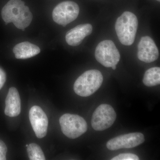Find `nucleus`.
<instances>
[{
    "label": "nucleus",
    "instance_id": "nucleus-1",
    "mask_svg": "<svg viewBox=\"0 0 160 160\" xmlns=\"http://www.w3.org/2000/svg\"><path fill=\"white\" fill-rule=\"evenodd\" d=\"M2 17L6 25L12 22L21 29L28 27L32 19L29 7L22 0H10L2 9Z\"/></svg>",
    "mask_w": 160,
    "mask_h": 160
},
{
    "label": "nucleus",
    "instance_id": "nucleus-2",
    "mask_svg": "<svg viewBox=\"0 0 160 160\" xmlns=\"http://www.w3.org/2000/svg\"><path fill=\"white\" fill-rule=\"evenodd\" d=\"M138 27V20L135 15L126 11L115 23L116 32L120 42L125 46H131L134 42Z\"/></svg>",
    "mask_w": 160,
    "mask_h": 160
},
{
    "label": "nucleus",
    "instance_id": "nucleus-3",
    "mask_svg": "<svg viewBox=\"0 0 160 160\" xmlns=\"http://www.w3.org/2000/svg\"><path fill=\"white\" fill-rule=\"evenodd\" d=\"M103 81L101 72L91 69L84 72L76 80L73 86L75 92L78 95L87 97L97 91Z\"/></svg>",
    "mask_w": 160,
    "mask_h": 160
},
{
    "label": "nucleus",
    "instance_id": "nucleus-4",
    "mask_svg": "<svg viewBox=\"0 0 160 160\" xmlns=\"http://www.w3.org/2000/svg\"><path fill=\"white\" fill-rule=\"evenodd\" d=\"M59 123L64 134L70 139L79 137L87 130L86 120L78 115L66 113L60 117Z\"/></svg>",
    "mask_w": 160,
    "mask_h": 160
},
{
    "label": "nucleus",
    "instance_id": "nucleus-5",
    "mask_svg": "<svg viewBox=\"0 0 160 160\" xmlns=\"http://www.w3.org/2000/svg\"><path fill=\"white\" fill-rule=\"evenodd\" d=\"M95 57L100 64L108 68L116 66L120 59L119 52L111 40H104L98 45Z\"/></svg>",
    "mask_w": 160,
    "mask_h": 160
},
{
    "label": "nucleus",
    "instance_id": "nucleus-6",
    "mask_svg": "<svg viewBox=\"0 0 160 160\" xmlns=\"http://www.w3.org/2000/svg\"><path fill=\"white\" fill-rule=\"evenodd\" d=\"M116 117V113L111 106L102 104L93 112L91 119L92 126L96 131L106 130L113 125Z\"/></svg>",
    "mask_w": 160,
    "mask_h": 160
},
{
    "label": "nucleus",
    "instance_id": "nucleus-7",
    "mask_svg": "<svg viewBox=\"0 0 160 160\" xmlns=\"http://www.w3.org/2000/svg\"><path fill=\"white\" fill-rule=\"evenodd\" d=\"M79 11V7L77 3L66 1L60 3L55 7L52 11V18L56 23L65 27L76 19Z\"/></svg>",
    "mask_w": 160,
    "mask_h": 160
},
{
    "label": "nucleus",
    "instance_id": "nucleus-8",
    "mask_svg": "<svg viewBox=\"0 0 160 160\" xmlns=\"http://www.w3.org/2000/svg\"><path fill=\"white\" fill-rule=\"evenodd\" d=\"M144 135L140 132H132L119 136L109 140L106 147L110 150L134 148L144 142Z\"/></svg>",
    "mask_w": 160,
    "mask_h": 160
},
{
    "label": "nucleus",
    "instance_id": "nucleus-9",
    "mask_svg": "<svg viewBox=\"0 0 160 160\" xmlns=\"http://www.w3.org/2000/svg\"><path fill=\"white\" fill-rule=\"evenodd\" d=\"M29 121L37 137L42 138L47 134L48 119L46 113L38 106H32L29 110Z\"/></svg>",
    "mask_w": 160,
    "mask_h": 160
},
{
    "label": "nucleus",
    "instance_id": "nucleus-10",
    "mask_svg": "<svg viewBox=\"0 0 160 160\" xmlns=\"http://www.w3.org/2000/svg\"><path fill=\"white\" fill-rule=\"evenodd\" d=\"M138 58L146 63H151L158 59L159 51L153 40L149 36L141 38L138 46Z\"/></svg>",
    "mask_w": 160,
    "mask_h": 160
},
{
    "label": "nucleus",
    "instance_id": "nucleus-11",
    "mask_svg": "<svg viewBox=\"0 0 160 160\" xmlns=\"http://www.w3.org/2000/svg\"><path fill=\"white\" fill-rule=\"evenodd\" d=\"M92 31V26L89 24H82L76 26L66 33V42L69 46H78L86 37L91 34Z\"/></svg>",
    "mask_w": 160,
    "mask_h": 160
},
{
    "label": "nucleus",
    "instance_id": "nucleus-12",
    "mask_svg": "<svg viewBox=\"0 0 160 160\" xmlns=\"http://www.w3.org/2000/svg\"><path fill=\"white\" fill-rule=\"evenodd\" d=\"M21 112V101L19 93L15 87L9 88L6 99L5 113L10 117H14Z\"/></svg>",
    "mask_w": 160,
    "mask_h": 160
},
{
    "label": "nucleus",
    "instance_id": "nucleus-13",
    "mask_svg": "<svg viewBox=\"0 0 160 160\" xmlns=\"http://www.w3.org/2000/svg\"><path fill=\"white\" fill-rule=\"evenodd\" d=\"M41 52L39 47L29 42H23L14 46L13 52L17 59H26L35 56Z\"/></svg>",
    "mask_w": 160,
    "mask_h": 160
},
{
    "label": "nucleus",
    "instance_id": "nucleus-14",
    "mask_svg": "<svg viewBox=\"0 0 160 160\" xmlns=\"http://www.w3.org/2000/svg\"><path fill=\"white\" fill-rule=\"evenodd\" d=\"M143 82L145 86L152 87L159 85L160 84V68L159 67H153L146 70Z\"/></svg>",
    "mask_w": 160,
    "mask_h": 160
},
{
    "label": "nucleus",
    "instance_id": "nucleus-15",
    "mask_svg": "<svg viewBox=\"0 0 160 160\" xmlns=\"http://www.w3.org/2000/svg\"><path fill=\"white\" fill-rule=\"evenodd\" d=\"M27 148V153L30 160H46L42 150L38 144L31 143Z\"/></svg>",
    "mask_w": 160,
    "mask_h": 160
},
{
    "label": "nucleus",
    "instance_id": "nucleus-16",
    "mask_svg": "<svg viewBox=\"0 0 160 160\" xmlns=\"http://www.w3.org/2000/svg\"><path fill=\"white\" fill-rule=\"evenodd\" d=\"M112 160H138L137 155L132 153H122L111 159Z\"/></svg>",
    "mask_w": 160,
    "mask_h": 160
},
{
    "label": "nucleus",
    "instance_id": "nucleus-17",
    "mask_svg": "<svg viewBox=\"0 0 160 160\" xmlns=\"http://www.w3.org/2000/svg\"><path fill=\"white\" fill-rule=\"evenodd\" d=\"M7 148L5 143L0 140V160H6Z\"/></svg>",
    "mask_w": 160,
    "mask_h": 160
},
{
    "label": "nucleus",
    "instance_id": "nucleus-18",
    "mask_svg": "<svg viewBox=\"0 0 160 160\" xmlns=\"http://www.w3.org/2000/svg\"><path fill=\"white\" fill-rule=\"evenodd\" d=\"M6 72L0 67V90L2 88L6 82Z\"/></svg>",
    "mask_w": 160,
    "mask_h": 160
},
{
    "label": "nucleus",
    "instance_id": "nucleus-19",
    "mask_svg": "<svg viewBox=\"0 0 160 160\" xmlns=\"http://www.w3.org/2000/svg\"><path fill=\"white\" fill-rule=\"evenodd\" d=\"M112 69H113V70H115V69H116V66H113L112 67Z\"/></svg>",
    "mask_w": 160,
    "mask_h": 160
},
{
    "label": "nucleus",
    "instance_id": "nucleus-20",
    "mask_svg": "<svg viewBox=\"0 0 160 160\" xmlns=\"http://www.w3.org/2000/svg\"><path fill=\"white\" fill-rule=\"evenodd\" d=\"M22 30L23 31H25V29H22Z\"/></svg>",
    "mask_w": 160,
    "mask_h": 160
},
{
    "label": "nucleus",
    "instance_id": "nucleus-21",
    "mask_svg": "<svg viewBox=\"0 0 160 160\" xmlns=\"http://www.w3.org/2000/svg\"><path fill=\"white\" fill-rule=\"evenodd\" d=\"M156 1H158V2H160V0H156Z\"/></svg>",
    "mask_w": 160,
    "mask_h": 160
},
{
    "label": "nucleus",
    "instance_id": "nucleus-22",
    "mask_svg": "<svg viewBox=\"0 0 160 160\" xmlns=\"http://www.w3.org/2000/svg\"><path fill=\"white\" fill-rule=\"evenodd\" d=\"M28 146V145H26V147H27V146Z\"/></svg>",
    "mask_w": 160,
    "mask_h": 160
}]
</instances>
